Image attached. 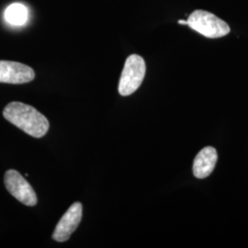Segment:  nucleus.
I'll return each instance as SVG.
<instances>
[{
	"mask_svg": "<svg viewBox=\"0 0 248 248\" xmlns=\"http://www.w3.org/2000/svg\"><path fill=\"white\" fill-rule=\"evenodd\" d=\"M4 17L9 24L14 26H20L26 23L28 19V9L22 4L14 3L7 8Z\"/></svg>",
	"mask_w": 248,
	"mask_h": 248,
	"instance_id": "nucleus-8",
	"label": "nucleus"
},
{
	"mask_svg": "<svg viewBox=\"0 0 248 248\" xmlns=\"http://www.w3.org/2000/svg\"><path fill=\"white\" fill-rule=\"evenodd\" d=\"M3 116L10 124L35 138L45 136L49 130L47 118L35 108L21 102L9 103L3 110Z\"/></svg>",
	"mask_w": 248,
	"mask_h": 248,
	"instance_id": "nucleus-1",
	"label": "nucleus"
},
{
	"mask_svg": "<svg viewBox=\"0 0 248 248\" xmlns=\"http://www.w3.org/2000/svg\"><path fill=\"white\" fill-rule=\"evenodd\" d=\"M218 160L217 151L212 146L204 147L196 155L193 163V174L197 178L202 179L213 173Z\"/></svg>",
	"mask_w": 248,
	"mask_h": 248,
	"instance_id": "nucleus-7",
	"label": "nucleus"
},
{
	"mask_svg": "<svg viewBox=\"0 0 248 248\" xmlns=\"http://www.w3.org/2000/svg\"><path fill=\"white\" fill-rule=\"evenodd\" d=\"M4 182L9 193L26 206H35L37 196L31 186L18 171L10 169L5 174Z\"/></svg>",
	"mask_w": 248,
	"mask_h": 248,
	"instance_id": "nucleus-4",
	"label": "nucleus"
},
{
	"mask_svg": "<svg viewBox=\"0 0 248 248\" xmlns=\"http://www.w3.org/2000/svg\"><path fill=\"white\" fill-rule=\"evenodd\" d=\"M83 206L80 202L72 204L57 223L53 233V239L57 242H65L78 227L82 220Z\"/></svg>",
	"mask_w": 248,
	"mask_h": 248,
	"instance_id": "nucleus-6",
	"label": "nucleus"
},
{
	"mask_svg": "<svg viewBox=\"0 0 248 248\" xmlns=\"http://www.w3.org/2000/svg\"><path fill=\"white\" fill-rule=\"evenodd\" d=\"M35 78L33 69L21 62L0 60V83L24 84Z\"/></svg>",
	"mask_w": 248,
	"mask_h": 248,
	"instance_id": "nucleus-5",
	"label": "nucleus"
},
{
	"mask_svg": "<svg viewBox=\"0 0 248 248\" xmlns=\"http://www.w3.org/2000/svg\"><path fill=\"white\" fill-rule=\"evenodd\" d=\"M146 65L143 58L138 54L130 55L124 64V70L119 83V93L129 96L140 88L145 77Z\"/></svg>",
	"mask_w": 248,
	"mask_h": 248,
	"instance_id": "nucleus-3",
	"label": "nucleus"
},
{
	"mask_svg": "<svg viewBox=\"0 0 248 248\" xmlns=\"http://www.w3.org/2000/svg\"><path fill=\"white\" fill-rule=\"evenodd\" d=\"M178 23L179 24H182V25H187V20H183V19H180L178 20Z\"/></svg>",
	"mask_w": 248,
	"mask_h": 248,
	"instance_id": "nucleus-9",
	"label": "nucleus"
},
{
	"mask_svg": "<svg viewBox=\"0 0 248 248\" xmlns=\"http://www.w3.org/2000/svg\"><path fill=\"white\" fill-rule=\"evenodd\" d=\"M187 26L206 38H221L230 32L229 25L214 14L205 10H195L187 18Z\"/></svg>",
	"mask_w": 248,
	"mask_h": 248,
	"instance_id": "nucleus-2",
	"label": "nucleus"
}]
</instances>
